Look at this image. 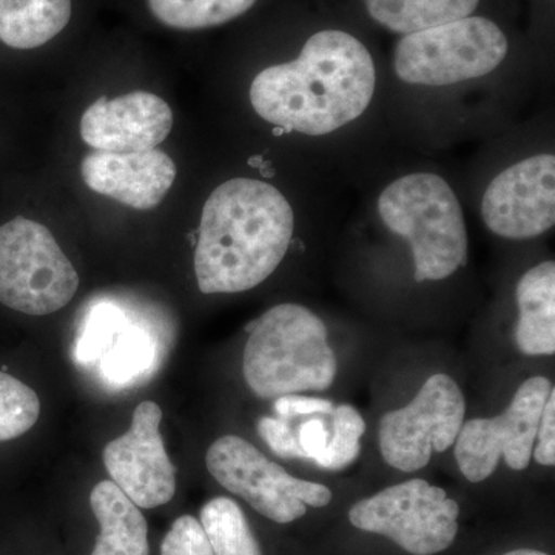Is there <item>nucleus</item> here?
<instances>
[{"mask_svg": "<svg viewBox=\"0 0 555 555\" xmlns=\"http://www.w3.org/2000/svg\"><path fill=\"white\" fill-rule=\"evenodd\" d=\"M377 87V69L363 42L346 31L310 36L297 60L258 73L250 104L283 131L324 137L364 115Z\"/></svg>", "mask_w": 555, "mask_h": 555, "instance_id": "1", "label": "nucleus"}, {"mask_svg": "<svg viewBox=\"0 0 555 555\" xmlns=\"http://www.w3.org/2000/svg\"><path fill=\"white\" fill-rule=\"evenodd\" d=\"M294 228L291 204L269 182H222L201 215L195 250L199 291L240 294L264 283L286 257Z\"/></svg>", "mask_w": 555, "mask_h": 555, "instance_id": "2", "label": "nucleus"}, {"mask_svg": "<svg viewBox=\"0 0 555 555\" xmlns=\"http://www.w3.org/2000/svg\"><path fill=\"white\" fill-rule=\"evenodd\" d=\"M337 372L326 324L305 306H275L251 324L243 374L258 397L323 392L335 382Z\"/></svg>", "mask_w": 555, "mask_h": 555, "instance_id": "3", "label": "nucleus"}, {"mask_svg": "<svg viewBox=\"0 0 555 555\" xmlns=\"http://www.w3.org/2000/svg\"><path fill=\"white\" fill-rule=\"evenodd\" d=\"M378 214L390 232L408 241L416 283L447 280L465 268V217L443 178L426 171L398 178L379 195Z\"/></svg>", "mask_w": 555, "mask_h": 555, "instance_id": "4", "label": "nucleus"}, {"mask_svg": "<svg viewBox=\"0 0 555 555\" xmlns=\"http://www.w3.org/2000/svg\"><path fill=\"white\" fill-rule=\"evenodd\" d=\"M509 42L499 25L469 16L398 42L393 68L412 86L444 87L483 78L505 61Z\"/></svg>", "mask_w": 555, "mask_h": 555, "instance_id": "5", "label": "nucleus"}, {"mask_svg": "<svg viewBox=\"0 0 555 555\" xmlns=\"http://www.w3.org/2000/svg\"><path fill=\"white\" fill-rule=\"evenodd\" d=\"M79 287L78 270L53 233L17 217L0 228V302L33 317L64 309Z\"/></svg>", "mask_w": 555, "mask_h": 555, "instance_id": "6", "label": "nucleus"}, {"mask_svg": "<svg viewBox=\"0 0 555 555\" xmlns=\"http://www.w3.org/2000/svg\"><path fill=\"white\" fill-rule=\"evenodd\" d=\"M459 503L422 478L389 486L349 511L356 528L385 535L412 555L448 550L459 534Z\"/></svg>", "mask_w": 555, "mask_h": 555, "instance_id": "7", "label": "nucleus"}, {"mask_svg": "<svg viewBox=\"0 0 555 555\" xmlns=\"http://www.w3.org/2000/svg\"><path fill=\"white\" fill-rule=\"evenodd\" d=\"M206 465L222 488L276 524H292L306 516L308 506L324 507L332 502L327 486L291 476L238 436L218 438L208 448Z\"/></svg>", "mask_w": 555, "mask_h": 555, "instance_id": "8", "label": "nucleus"}, {"mask_svg": "<svg viewBox=\"0 0 555 555\" xmlns=\"http://www.w3.org/2000/svg\"><path fill=\"white\" fill-rule=\"evenodd\" d=\"M465 415V396L455 379L434 374L408 406L383 415L379 452L387 465L403 473L423 469L433 452L454 447Z\"/></svg>", "mask_w": 555, "mask_h": 555, "instance_id": "9", "label": "nucleus"}, {"mask_svg": "<svg viewBox=\"0 0 555 555\" xmlns=\"http://www.w3.org/2000/svg\"><path fill=\"white\" fill-rule=\"evenodd\" d=\"M553 389L545 377L526 379L503 414L463 423L454 444L460 473L480 483L495 473L500 459L511 469L525 470L531 463L540 415Z\"/></svg>", "mask_w": 555, "mask_h": 555, "instance_id": "10", "label": "nucleus"}, {"mask_svg": "<svg viewBox=\"0 0 555 555\" xmlns=\"http://www.w3.org/2000/svg\"><path fill=\"white\" fill-rule=\"evenodd\" d=\"M486 228L506 240H531L555 224V158L529 156L496 175L481 199Z\"/></svg>", "mask_w": 555, "mask_h": 555, "instance_id": "11", "label": "nucleus"}, {"mask_svg": "<svg viewBox=\"0 0 555 555\" xmlns=\"http://www.w3.org/2000/svg\"><path fill=\"white\" fill-rule=\"evenodd\" d=\"M160 422L158 404L142 401L134 409L129 433L104 449V465L113 483L144 509L167 505L177 492V467L164 447Z\"/></svg>", "mask_w": 555, "mask_h": 555, "instance_id": "12", "label": "nucleus"}, {"mask_svg": "<svg viewBox=\"0 0 555 555\" xmlns=\"http://www.w3.org/2000/svg\"><path fill=\"white\" fill-rule=\"evenodd\" d=\"M173 109L149 91L101 98L80 118V138L100 152H147L163 144L173 129Z\"/></svg>", "mask_w": 555, "mask_h": 555, "instance_id": "13", "label": "nucleus"}, {"mask_svg": "<svg viewBox=\"0 0 555 555\" xmlns=\"http://www.w3.org/2000/svg\"><path fill=\"white\" fill-rule=\"evenodd\" d=\"M87 188L134 208L152 210L163 203L177 179V164L160 150L91 152L80 163Z\"/></svg>", "mask_w": 555, "mask_h": 555, "instance_id": "14", "label": "nucleus"}, {"mask_svg": "<svg viewBox=\"0 0 555 555\" xmlns=\"http://www.w3.org/2000/svg\"><path fill=\"white\" fill-rule=\"evenodd\" d=\"M518 349L529 357L555 353V262H540L520 278L516 291Z\"/></svg>", "mask_w": 555, "mask_h": 555, "instance_id": "15", "label": "nucleus"}, {"mask_svg": "<svg viewBox=\"0 0 555 555\" xmlns=\"http://www.w3.org/2000/svg\"><path fill=\"white\" fill-rule=\"evenodd\" d=\"M90 506L101 531L91 555H149V526L139 507L113 483L94 486Z\"/></svg>", "mask_w": 555, "mask_h": 555, "instance_id": "16", "label": "nucleus"}, {"mask_svg": "<svg viewBox=\"0 0 555 555\" xmlns=\"http://www.w3.org/2000/svg\"><path fill=\"white\" fill-rule=\"evenodd\" d=\"M72 17V0H0V40L11 49L46 46Z\"/></svg>", "mask_w": 555, "mask_h": 555, "instance_id": "17", "label": "nucleus"}, {"mask_svg": "<svg viewBox=\"0 0 555 555\" xmlns=\"http://www.w3.org/2000/svg\"><path fill=\"white\" fill-rule=\"evenodd\" d=\"M372 20L398 35H412L473 16L480 0H364Z\"/></svg>", "mask_w": 555, "mask_h": 555, "instance_id": "18", "label": "nucleus"}, {"mask_svg": "<svg viewBox=\"0 0 555 555\" xmlns=\"http://www.w3.org/2000/svg\"><path fill=\"white\" fill-rule=\"evenodd\" d=\"M201 525L215 555H262L243 509L228 496L203 506Z\"/></svg>", "mask_w": 555, "mask_h": 555, "instance_id": "19", "label": "nucleus"}, {"mask_svg": "<svg viewBox=\"0 0 555 555\" xmlns=\"http://www.w3.org/2000/svg\"><path fill=\"white\" fill-rule=\"evenodd\" d=\"M257 0H149L153 16L177 30H203L236 20Z\"/></svg>", "mask_w": 555, "mask_h": 555, "instance_id": "20", "label": "nucleus"}, {"mask_svg": "<svg viewBox=\"0 0 555 555\" xmlns=\"http://www.w3.org/2000/svg\"><path fill=\"white\" fill-rule=\"evenodd\" d=\"M155 346L147 332L129 327L120 332L102 357V374L109 383L124 385L152 366Z\"/></svg>", "mask_w": 555, "mask_h": 555, "instance_id": "21", "label": "nucleus"}, {"mask_svg": "<svg viewBox=\"0 0 555 555\" xmlns=\"http://www.w3.org/2000/svg\"><path fill=\"white\" fill-rule=\"evenodd\" d=\"M38 393L21 379L0 371V441L24 436L38 423Z\"/></svg>", "mask_w": 555, "mask_h": 555, "instance_id": "22", "label": "nucleus"}, {"mask_svg": "<svg viewBox=\"0 0 555 555\" xmlns=\"http://www.w3.org/2000/svg\"><path fill=\"white\" fill-rule=\"evenodd\" d=\"M331 415L332 433L328 434L326 451L317 465L321 469L341 470L360 456L366 423L360 412L349 404L335 408Z\"/></svg>", "mask_w": 555, "mask_h": 555, "instance_id": "23", "label": "nucleus"}, {"mask_svg": "<svg viewBox=\"0 0 555 555\" xmlns=\"http://www.w3.org/2000/svg\"><path fill=\"white\" fill-rule=\"evenodd\" d=\"M124 313L113 305H100L91 310L86 327L76 345L80 363H93L107 353L124 324Z\"/></svg>", "mask_w": 555, "mask_h": 555, "instance_id": "24", "label": "nucleus"}, {"mask_svg": "<svg viewBox=\"0 0 555 555\" xmlns=\"http://www.w3.org/2000/svg\"><path fill=\"white\" fill-rule=\"evenodd\" d=\"M163 555H215L203 525L192 516L177 518L160 545Z\"/></svg>", "mask_w": 555, "mask_h": 555, "instance_id": "25", "label": "nucleus"}, {"mask_svg": "<svg viewBox=\"0 0 555 555\" xmlns=\"http://www.w3.org/2000/svg\"><path fill=\"white\" fill-rule=\"evenodd\" d=\"M259 436L269 444L276 455L283 459H305L299 448L298 437L295 436L287 420L261 418L258 423Z\"/></svg>", "mask_w": 555, "mask_h": 555, "instance_id": "26", "label": "nucleus"}, {"mask_svg": "<svg viewBox=\"0 0 555 555\" xmlns=\"http://www.w3.org/2000/svg\"><path fill=\"white\" fill-rule=\"evenodd\" d=\"M537 444H534L535 462L542 466L555 465V390H551L542 415H540L539 427H537Z\"/></svg>", "mask_w": 555, "mask_h": 555, "instance_id": "27", "label": "nucleus"}, {"mask_svg": "<svg viewBox=\"0 0 555 555\" xmlns=\"http://www.w3.org/2000/svg\"><path fill=\"white\" fill-rule=\"evenodd\" d=\"M334 409V403L324 398L284 396L275 401L276 414L283 420L298 415H331Z\"/></svg>", "mask_w": 555, "mask_h": 555, "instance_id": "28", "label": "nucleus"}, {"mask_svg": "<svg viewBox=\"0 0 555 555\" xmlns=\"http://www.w3.org/2000/svg\"><path fill=\"white\" fill-rule=\"evenodd\" d=\"M328 430L321 418H310L299 427L298 441L305 459L320 462L327 448Z\"/></svg>", "mask_w": 555, "mask_h": 555, "instance_id": "29", "label": "nucleus"}, {"mask_svg": "<svg viewBox=\"0 0 555 555\" xmlns=\"http://www.w3.org/2000/svg\"><path fill=\"white\" fill-rule=\"evenodd\" d=\"M503 555H547V554L542 553V551H535V550H517V551H511V553H506Z\"/></svg>", "mask_w": 555, "mask_h": 555, "instance_id": "30", "label": "nucleus"}]
</instances>
